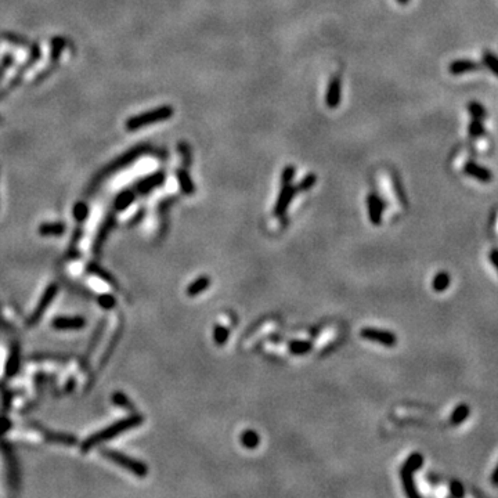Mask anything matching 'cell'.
<instances>
[{"label": "cell", "instance_id": "1", "mask_svg": "<svg viewBox=\"0 0 498 498\" xmlns=\"http://www.w3.org/2000/svg\"><path fill=\"white\" fill-rule=\"evenodd\" d=\"M143 421H144V418L139 414H133L130 415V417H127V418H123V420L118 421V422L112 424L111 426H108V428H105V429H103L101 432H97L95 435H92L90 437H87V439L84 440L83 444H82V450L87 451L90 450V448H93L95 446H97V444H100V443H103V441L114 439L115 436L123 433L125 430L131 429V428H136L139 425H142Z\"/></svg>", "mask_w": 498, "mask_h": 498}, {"label": "cell", "instance_id": "2", "mask_svg": "<svg viewBox=\"0 0 498 498\" xmlns=\"http://www.w3.org/2000/svg\"><path fill=\"white\" fill-rule=\"evenodd\" d=\"M172 115H173V108L169 107V105H163V107H159L157 110H152L150 112H146V114L133 116V118H130L127 121L126 127L129 130H134V129H140L143 126H148L152 125V123H157V122L166 121L169 118H172Z\"/></svg>", "mask_w": 498, "mask_h": 498}, {"label": "cell", "instance_id": "3", "mask_svg": "<svg viewBox=\"0 0 498 498\" xmlns=\"http://www.w3.org/2000/svg\"><path fill=\"white\" fill-rule=\"evenodd\" d=\"M101 456L105 457V458H108L110 461H114L115 464H118L119 467L125 468V469H127L129 472L134 473L136 476L139 477L147 476L148 468L144 462L137 461V460L131 458V457L121 454V452H118V451L107 450V448L101 450Z\"/></svg>", "mask_w": 498, "mask_h": 498}, {"label": "cell", "instance_id": "4", "mask_svg": "<svg viewBox=\"0 0 498 498\" xmlns=\"http://www.w3.org/2000/svg\"><path fill=\"white\" fill-rule=\"evenodd\" d=\"M360 335L364 339L371 342H377L379 345L386 347H394L397 345V336L394 335L392 331L379 330L374 327H366L360 331Z\"/></svg>", "mask_w": 498, "mask_h": 498}, {"label": "cell", "instance_id": "5", "mask_svg": "<svg viewBox=\"0 0 498 498\" xmlns=\"http://www.w3.org/2000/svg\"><path fill=\"white\" fill-rule=\"evenodd\" d=\"M57 292H58L57 284H52V285H50V287L46 289V292L43 294L42 299L39 300V303H37L36 309H35V311H33V314L31 315V319H29V321H28V324L29 325L36 324L37 321L42 319V315L44 314L46 309H48L49 306H50V303L53 302V299L56 298Z\"/></svg>", "mask_w": 498, "mask_h": 498}, {"label": "cell", "instance_id": "6", "mask_svg": "<svg viewBox=\"0 0 498 498\" xmlns=\"http://www.w3.org/2000/svg\"><path fill=\"white\" fill-rule=\"evenodd\" d=\"M295 194H296V190L292 186V183L289 184H283V189L280 191V195H278L277 202L274 205V216L277 217H281L287 213L288 210V206L292 202Z\"/></svg>", "mask_w": 498, "mask_h": 498}, {"label": "cell", "instance_id": "7", "mask_svg": "<svg viewBox=\"0 0 498 498\" xmlns=\"http://www.w3.org/2000/svg\"><path fill=\"white\" fill-rule=\"evenodd\" d=\"M464 173L471 176L472 178L482 182V183H490L493 180V173L491 170L487 168H484L482 165H479L476 162H468L464 166Z\"/></svg>", "mask_w": 498, "mask_h": 498}, {"label": "cell", "instance_id": "8", "mask_svg": "<svg viewBox=\"0 0 498 498\" xmlns=\"http://www.w3.org/2000/svg\"><path fill=\"white\" fill-rule=\"evenodd\" d=\"M368 206V216L370 220L374 225H381L382 223V213H383V204L381 198L377 194H370L367 198Z\"/></svg>", "mask_w": 498, "mask_h": 498}, {"label": "cell", "instance_id": "9", "mask_svg": "<svg viewBox=\"0 0 498 498\" xmlns=\"http://www.w3.org/2000/svg\"><path fill=\"white\" fill-rule=\"evenodd\" d=\"M482 68V64L476 63L473 60H468V58H462V60H456L448 65V72L451 75H464L468 72H473V71H479Z\"/></svg>", "mask_w": 498, "mask_h": 498}, {"label": "cell", "instance_id": "10", "mask_svg": "<svg viewBox=\"0 0 498 498\" xmlns=\"http://www.w3.org/2000/svg\"><path fill=\"white\" fill-rule=\"evenodd\" d=\"M341 79L335 76L331 79L330 84H328V90H327V96H325V103L328 108H336L338 105L341 104Z\"/></svg>", "mask_w": 498, "mask_h": 498}, {"label": "cell", "instance_id": "11", "mask_svg": "<svg viewBox=\"0 0 498 498\" xmlns=\"http://www.w3.org/2000/svg\"><path fill=\"white\" fill-rule=\"evenodd\" d=\"M86 325L83 317H57L53 320V327L56 330H80Z\"/></svg>", "mask_w": 498, "mask_h": 498}, {"label": "cell", "instance_id": "12", "mask_svg": "<svg viewBox=\"0 0 498 498\" xmlns=\"http://www.w3.org/2000/svg\"><path fill=\"white\" fill-rule=\"evenodd\" d=\"M414 472L411 471H407V469H400V477H401V483H403V487L405 494L411 498H418L420 497V493L418 490L415 487V482H414Z\"/></svg>", "mask_w": 498, "mask_h": 498}, {"label": "cell", "instance_id": "13", "mask_svg": "<svg viewBox=\"0 0 498 498\" xmlns=\"http://www.w3.org/2000/svg\"><path fill=\"white\" fill-rule=\"evenodd\" d=\"M212 284V280H210L208 276H201V277H198L197 280H194L193 283L190 284L189 287H187V295L189 296H191V298H194V296H198L199 294H202V292H205L206 289L209 288V285Z\"/></svg>", "mask_w": 498, "mask_h": 498}, {"label": "cell", "instance_id": "14", "mask_svg": "<svg viewBox=\"0 0 498 498\" xmlns=\"http://www.w3.org/2000/svg\"><path fill=\"white\" fill-rule=\"evenodd\" d=\"M163 180H165V174H163L162 172L152 174V176L144 178V180H142L140 183L137 184V190H139L142 194L143 193H148V191H151L152 189H155L158 186H161V184L163 183Z\"/></svg>", "mask_w": 498, "mask_h": 498}, {"label": "cell", "instance_id": "15", "mask_svg": "<svg viewBox=\"0 0 498 498\" xmlns=\"http://www.w3.org/2000/svg\"><path fill=\"white\" fill-rule=\"evenodd\" d=\"M240 443L248 450H255L260 444V436L257 435L255 430H244L240 436Z\"/></svg>", "mask_w": 498, "mask_h": 498}, {"label": "cell", "instance_id": "16", "mask_svg": "<svg viewBox=\"0 0 498 498\" xmlns=\"http://www.w3.org/2000/svg\"><path fill=\"white\" fill-rule=\"evenodd\" d=\"M176 176H177V182L180 184V189L183 191L186 195H191L195 193V186L193 183V180L190 177L189 172H186L184 169H180L176 172Z\"/></svg>", "mask_w": 498, "mask_h": 498}, {"label": "cell", "instance_id": "17", "mask_svg": "<svg viewBox=\"0 0 498 498\" xmlns=\"http://www.w3.org/2000/svg\"><path fill=\"white\" fill-rule=\"evenodd\" d=\"M289 351L295 354V356H304L309 351L313 350V343L309 341H299V339H294L288 343Z\"/></svg>", "mask_w": 498, "mask_h": 498}, {"label": "cell", "instance_id": "18", "mask_svg": "<svg viewBox=\"0 0 498 498\" xmlns=\"http://www.w3.org/2000/svg\"><path fill=\"white\" fill-rule=\"evenodd\" d=\"M469 414H471V409H469L468 404H458L456 409H454V411L451 413L450 422L452 425H461L469 417Z\"/></svg>", "mask_w": 498, "mask_h": 498}, {"label": "cell", "instance_id": "19", "mask_svg": "<svg viewBox=\"0 0 498 498\" xmlns=\"http://www.w3.org/2000/svg\"><path fill=\"white\" fill-rule=\"evenodd\" d=\"M451 278L450 274L447 271H439L433 277V281H432V287L435 289L436 292H444L448 287H450Z\"/></svg>", "mask_w": 498, "mask_h": 498}, {"label": "cell", "instance_id": "20", "mask_svg": "<svg viewBox=\"0 0 498 498\" xmlns=\"http://www.w3.org/2000/svg\"><path fill=\"white\" fill-rule=\"evenodd\" d=\"M422 467H424V456L420 454V452H413V454L404 461L403 467L401 468L415 473L417 471H420Z\"/></svg>", "mask_w": 498, "mask_h": 498}, {"label": "cell", "instance_id": "21", "mask_svg": "<svg viewBox=\"0 0 498 498\" xmlns=\"http://www.w3.org/2000/svg\"><path fill=\"white\" fill-rule=\"evenodd\" d=\"M65 231L63 223H44L39 227L40 236H61Z\"/></svg>", "mask_w": 498, "mask_h": 498}, {"label": "cell", "instance_id": "22", "mask_svg": "<svg viewBox=\"0 0 498 498\" xmlns=\"http://www.w3.org/2000/svg\"><path fill=\"white\" fill-rule=\"evenodd\" d=\"M483 65L498 78V57L491 52L483 53Z\"/></svg>", "mask_w": 498, "mask_h": 498}, {"label": "cell", "instance_id": "23", "mask_svg": "<svg viewBox=\"0 0 498 498\" xmlns=\"http://www.w3.org/2000/svg\"><path fill=\"white\" fill-rule=\"evenodd\" d=\"M229 336H230V332H229L227 327H224V325H216L215 330H213V341H215L217 346L225 345V342L229 341Z\"/></svg>", "mask_w": 498, "mask_h": 498}, {"label": "cell", "instance_id": "24", "mask_svg": "<svg viewBox=\"0 0 498 498\" xmlns=\"http://www.w3.org/2000/svg\"><path fill=\"white\" fill-rule=\"evenodd\" d=\"M317 182V177H315L314 173H309L307 176H304L300 182H299L296 186H295V190L296 193H304V191H309L310 189H313V186Z\"/></svg>", "mask_w": 498, "mask_h": 498}, {"label": "cell", "instance_id": "25", "mask_svg": "<svg viewBox=\"0 0 498 498\" xmlns=\"http://www.w3.org/2000/svg\"><path fill=\"white\" fill-rule=\"evenodd\" d=\"M133 201H134V194H133L131 191H125V193H122V194L116 198L115 208L118 210H123L126 209Z\"/></svg>", "mask_w": 498, "mask_h": 498}, {"label": "cell", "instance_id": "26", "mask_svg": "<svg viewBox=\"0 0 498 498\" xmlns=\"http://www.w3.org/2000/svg\"><path fill=\"white\" fill-rule=\"evenodd\" d=\"M468 131H469V136L473 137V139H477V137H482L484 134V126H483L482 119H475L472 118V121L468 126Z\"/></svg>", "mask_w": 498, "mask_h": 498}, {"label": "cell", "instance_id": "27", "mask_svg": "<svg viewBox=\"0 0 498 498\" xmlns=\"http://www.w3.org/2000/svg\"><path fill=\"white\" fill-rule=\"evenodd\" d=\"M468 111H469V115L475 118V119H483L486 116V108L480 103H477V101L469 103L468 104Z\"/></svg>", "mask_w": 498, "mask_h": 498}, {"label": "cell", "instance_id": "28", "mask_svg": "<svg viewBox=\"0 0 498 498\" xmlns=\"http://www.w3.org/2000/svg\"><path fill=\"white\" fill-rule=\"evenodd\" d=\"M18 366H20V354H18L17 349H14L13 353H11L10 358H9V361H7V367H6V373H7V375H9V377H10V375H14V374L17 373V370H18Z\"/></svg>", "mask_w": 498, "mask_h": 498}, {"label": "cell", "instance_id": "29", "mask_svg": "<svg viewBox=\"0 0 498 498\" xmlns=\"http://www.w3.org/2000/svg\"><path fill=\"white\" fill-rule=\"evenodd\" d=\"M89 270H90V273H93V274H96V276H99L101 280H104L105 283L112 284V285H116L115 280L112 278V276H110L108 273H105L104 270L100 267V266H96V264H90Z\"/></svg>", "mask_w": 498, "mask_h": 498}, {"label": "cell", "instance_id": "30", "mask_svg": "<svg viewBox=\"0 0 498 498\" xmlns=\"http://www.w3.org/2000/svg\"><path fill=\"white\" fill-rule=\"evenodd\" d=\"M97 302H99L100 306H101V307H103V309H105V310L112 309V307H114V306L116 304L115 298H114L112 295H108V294H104V295H101V296H99Z\"/></svg>", "mask_w": 498, "mask_h": 498}, {"label": "cell", "instance_id": "31", "mask_svg": "<svg viewBox=\"0 0 498 498\" xmlns=\"http://www.w3.org/2000/svg\"><path fill=\"white\" fill-rule=\"evenodd\" d=\"M450 494L456 498L464 497V495H465V487H464V484H462L461 482H458V480H452V482L450 483Z\"/></svg>", "mask_w": 498, "mask_h": 498}, {"label": "cell", "instance_id": "32", "mask_svg": "<svg viewBox=\"0 0 498 498\" xmlns=\"http://www.w3.org/2000/svg\"><path fill=\"white\" fill-rule=\"evenodd\" d=\"M87 213H89V209H87V206H86L84 204H82V202L75 206L74 216H75V219H76V220L83 221L84 219L87 217Z\"/></svg>", "mask_w": 498, "mask_h": 498}, {"label": "cell", "instance_id": "33", "mask_svg": "<svg viewBox=\"0 0 498 498\" xmlns=\"http://www.w3.org/2000/svg\"><path fill=\"white\" fill-rule=\"evenodd\" d=\"M112 401L116 405H121V407H125V409H131V404L129 401V398L126 397L125 394L121 393V392H116L114 396H112Z\"/></svg>", "mask_w": 498, "mask_h": 498}, {"label": "cell", "instance_id": "34", "mask_svg": "<svg viewBox=\"0 0 498 498\" xmlns=\"http://www.w3.org/2000/svg\"><path fill=\"white\" fill-rule=\"evenodd\" d=\"M295 176V168L292 165H288L287 168L283 170V174H281V186L283 184H289L292 183Z\"/></svg>", "mask_w": 498, "mask_h": 498}, {"label": "cell", "instance_id": "35", "mask_svg": "<svg viewBox=\"0 0 498 498\" xmlns=\"http://www.w3.org/2000/svg\"><path fill=\"white\" fill-rule=\"evenodd\" d=\"M488 259H490V262H491V264L494 266V268L498 271V248H494V249L490 251V253H488Z\"/></svg>", "mask_w": 498, "mask_h": 498}, {"label": "cell", "instance_id": "36", "mask_svg": "<svg viewBox=\"0 0 498 498\" xmlns=\"http://www.w3.org/2000/svg\"><path fill=\"white\" fill-rule=\"evenodd\" d=\"M11 426V424L7 420H0V433H3L6 430L9 429Z\"/></svg>", "mask_w": 498, "mask_h": 498}, {"label": "cell", "instance_id": "37", "mask_svg": "<svg viewBox=\"0 0 498 498\" xmlns=\"http://www.w3.org/2000/svg\"><path fill=\"white\" fill-rule=\"evenodd\" d=\"M491 483L494 486H498V465L494 468L493 473H491Z\"/></svg>", "mask_w": 498, "mask_h": 498}, {"label": "cell", "instance_id": "38", "mask_svg": "<svg viewBox=\"0 0 498 498\" xmlns=\"http://www.w3.org/2000/svg\"><path fill=\"white\" fill-rule=\"evenodd\" d=\"M397 3L398 5H401V6H405V5H409L410 0H397Z\"/></svg>", "mask_w": 498, "mask_h": 498}]
</instances>
